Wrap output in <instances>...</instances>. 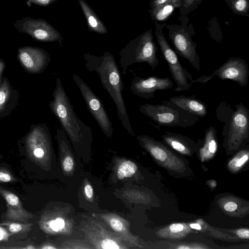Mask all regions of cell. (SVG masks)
Masks as SVG:
<instances>
[{
  "label": "cell",
  "instance_id": "cell-15",
  "mask_svg": "<svg viewBox=\"0 0 249 249\" xmlns=\"http://www.w3.org/2000/svg\"><path fill=\"white\" fill-rule=\"evenodd\" d=\"M169 101L186 112L197 117L202 118L207 115L206 104L196 98L195 95L186 96L183 95L170 97Z\"/></svg>",
  "mask_w": 249,
  "mask_h": 249
},
{
  "label": "cell",
  "instance_id": "cell-35",
  "mask_svg": "<svg viewBox=\"0 0 249 249\" xmlns=\"http://www.w3.org/2000/svg\"><path fill=\"white\" fill-rule=\"evenodd\" d=\"M85 192L88 198H91L93 195L92 187L89 184H87L85 187Z\"/></svg>",
  "mask_w": 249,
  "mask_h": 249
},
{
  "label": "cell",
  "instance_id": "cell-8",
  "mask_svg": "<svg viewBox=\"0 0 249 249\" xmlns=\"http://www.w3.org/2000/svg\"><path fill=\"white\" fill-rule=\"evenodd\" d=\"M249 135V110L241 102L235 106L225 140L229 146L239 145L248 139Z\"/></svg>",
  "mask_w": 249,
  "mask_h": 249
},
{
  "label": "cell",
  "instance_id": "cell-27",
  "mask_svg": "<svg viewBox=\"0 0 249 249\" xmlns=\"http://www.w3.org/2000/svg\"><path fill=\"white\" fill-rule=\"evenodd\" d=\"M111 228L116 231H121L123 228L122 222L118 219L113 218L110 221Z\"/></svg>",
  "mask_w": 249,
  "mask_h": 249
},
{
  "label": "cell",
  "instance_id": "cell-14",
  "mask_svg": "<svg viewBox=\"0 0 249 249\" xmlns=\"http://www.w3.org/2000/svg\"><path fill=\"white\" fill-rule=\"evenodd\" d=\"M0 195L5 200L6 219L18 222H27L33 217V213L24 209L19 198L14 193L0 187Z\"/></svg>",
  "mask_w": 249,
  "mask_h": 249
},
{
  "label": "cell",
  "instance_id": "cell-34",
  "mask_svg": "<svg viewBox=\"0 0 249 249\" xmlns=\"http://www.w3.org/2000/svg\"><path fill=\"white\" fill-rule=\"evenodd\" d=\"M248 155L247 154L244 155L241 158L239 159L235 163V165L237 167H240L242 166L248 160Z\"/></svg>",
  "mask_w": 249,
  "mask_h": 249
},
{
  "label": "cell",
  "instance_id": "cell-25",
  "mask_svg": "<svg viewBox=\"0 0 249 249\" xmlns=\"http://www.w3.org/2000/svg\"><path fill=\"white\" fill-rule=\"evenodd\" d=\"M101 247L104 249L120 248L116 242L109 239H105L102 242Z\"/></svg>",
  "mask_w": 249,
  "mask_h": 249
},
{
  "label": "cell",
  "instance_id": "cell-2",
  "mask_svg": "<svg viewBox=\"0 0 249 249\" xmlns=\"http://www.w3.org/2000/svg\"><path fill=\"white\" fill-rule=\"evenodd\" d=\"M53 97L49 107L63 131L75 142L89 140L92 136L91 128L77 116L59 77L56 78Z\"/></svg>",
  "mask_w": 249,
  "mask_h": 249
},
{
  "label": "cell",
  "instance_id": "cell-37",
  "mask_svg": "<svg viewBox=\"0 0 249 249\" xmlns=\"http://www.w3.org/2000/svg\"><path fill=\"white\" fill-rule=\"evenodd\" d=\"M5 67L4 62L1 59H0V83L1 82V77L2 72L4 70Z\"/></svg>",
  "mask_w": 249,
  "mask_h": 249
},
{
  "label": "cell",
  "instance_id": "cell-18",
  "mask_svg": "<svg viewBox=\"0 0 249 249\" xmlns=\"http://www.w3.org/2000/svg\"><path fill=\"white\" fill-rule=\"evenodd\" d=\"M33 223H23L18 221H5L0 223V225L5 226L10 232L14 234L22 233L29 232L32 229Z\"/></svg>",
  "mask_w": 249,
  "mask_h": 249
},
{
  "label": "cell",
  "instance_id": "cell-17",
  "mask_svg": "<svg viewBox=\"0 0 249 249\" xmlns=\"http://www.w3.org/2000/svg\"><path fill=\"white\" fill-rule=\"evenodd\" d=\"M234 111L230 105L224 101L220 103L216 109L215 112L217 119L221 123L225 124L222 132L223 135H225L227 131L230 122Z\"/></svg>",
  "mask_w": 249,
  "mask_h": 249
},
{
  "label": "cell",
  "instance_id": "cell-6",
  "mask_svg": "<svg viewBox=\"0 0 249 249\" xmlns=\"http://www.w3.org/2000/svg\"><path fill=\"white\" fill-rule=\"evenodd\" d=\"M156 35L160 51L169 69L171 75L177 84L176 92L188 90L191 85L188 81L193 80L192 75L181 64L176 53L170 46L160 30H156Z\"/></svg>",
  "mask_w": 249,
  "mask_h": 249
},
{
  "label": "cell",
  "instance_id": "cell-40",
  "mask_svg": "<svg viewBox=\"0 0 249 249\" xmlns=\"http://www.w3.org/2000/svg\"></svg>",
  "mask_w": 249,
  "mask_h": 249
},
{
  "label": "cell",
  "instance_id": "cell-33",
  "mask_svg": "<svg viewBox=\"0 0 249 249\" xmlns=\"http://www.w3.org/2000/svg\"><path fill=\"white\" fill-rule=\"evenodd\" d=\"M237 234L241 238L248 239L249 237V231L248 229H240L237 231Z\"/></svg>",
  "mask_w": 249,
  "mask_h": 249
},
{
  "label": "cell",
  "instance_id": "cell-11",
  "mask_svg": "<svg viewBox=\"0 0 249 249\" xmlns=\"http://www.w3.org/2000/svg\"><path fill=\"white\" fill-rule=\"evenodd\" d=\"M173 82L169 77L160 78L151 76L147 78L135 76L131 82V92L141 98L149 99L154 98L157 90L171 89Z\"/></svg>",
  "mask_w": 249,
  "mask_h": 249
},
{
  "label": "cell",
  "instance_id": "cell-7",
  "mask_svg": "<svg viewBox=\"0 0 249 249\" xmlns=\"http://www.w3.org/2000/svg\"><path fill=\"white\" fill-rule=\"evenodd\" d=\"M215 76L221 80H230L236 82L239 86L244 87L248 84V65L242 58L231 57L211 75L200 76L193 80L190 84L191 85L196 82L205 84Z\"/></svg>",
  "mask_w": 249,
  "mask_h": 249
},
{
  "label": "cell",
  "instance_id": "cell-4",
  "mask_svg": "<svg viewBox=\"0 0 249 249\" xmlns=\"http://www.w3.org/2000/svg\"><path fill=\"white\" fill-rule=\"evenodd\" d=\"M157 48L152 35L147 33L137 42L123 50L120 53V64L123 74H125L128 67L135 64L145 62L155 70L160 62L157 56Z\"/></svg>",
  "mask_w": 249,
  "mask_h": 249
},
{
  "label": "cell",
  "instance_id": "cell-26",
  "mask_svg": "<svg viewBox=\"0 0 249 249\" xmlns=\"http://www.w3.org/2000/svg\"><path fill=\"white\" fill-rule=\"evenodd\" d=\"M248 5L247 0H236L234 4V8L237 11L241 12L245 11Z\"/></svg>",
  "mask_w": 249,
  "mask_h": 249
},
{
  "label": "cell",
  "instance_id": "cell-12",
  "mask_svg": "<svg viewBox=\"0 0 249 249\" xmlns=\"http://www.w3.org/2000/svg\"><path fill=\"white\" fill-rule=\"evenodd\" d=\"M18 56L24 69L34 73L43 71L51 60L44 50L30 46L19 48Z\"/></svg>",
  "mask_w": 249,
  "mask_h": 249
},
{
  "label": "cell",
  "instance_id": "cell-13",
  "mask_svg": "<svg viewBox=\"0 0 249 249\" xmlns=\"http://www.w3.org/2000/svg\"><path fill=\"white\" fill-rule=\"evenodd\" d=\"M176 52L182 57L187 59L197 71H200V58L194 43L188 35L180 32L170 35Z\"/></svg>",
  "mask_w": 249,
  "mask_h": 249
},
{
  "label": "cell",
  "instance_id": "cell-16",
  "mask_svg": "<svg viewBox=\"0 0 249 249\" xmlns=\"http://www.w3.org/2000/svg\"><path fill=\"white\" fill-rule=\"evenodd\" d=\"M78 1L91 29L99 33H107V30L104 24L87 3L83 0Z\"/></svg>",
  "mask_w": 249,
  "mask_h": 249
},
{
  "label": "cell",
  "instance_id": "cell-32",
  "mask_svg": "<svg viewBox=\"0 0 249 249\" xmlns=\"http://www.w3.org/2000/svg\"><path fill=\"white\" fill-rule=\"evenodd\" d=\"M224 209L228 212H233L235 211L237 208V204L234 202H228L224 205Z\"/></svg>",
  "mask_w": 249,
  "mask_h": 249
},
{
  "label": "cell",
  "instance_id": "cell-10",
  "mask_svg": "<svg viewBox=\"0 0 249 249\" xmlns=\"http://www.w3.org/2000/svg\"><path fill=\"white\" fill-rule=\"evenodd\" d=\"M49 132L45 124L35 127L25 140V146L29 159L36 162H41L46 157L49 148Z\"/></svg>",
  "mask_w": 249,
  "mask_h": 249
},
{
  "label": "cell",
  "instance_id": "cell-20",
  "mask_svg": "<svg viewBox=\"0 0 249 249\" xmlns=\"http://www.w3.org/2000/svg\"><path fill=\"white\" fill-rule=\"evenodd\" d=\"M137 169L135 163L130 160L126 161L120 166L117 172V177L120 179L125 177H130L135 174Z\"/></svg>",
  "mask_w": 249,
  "mask_h": 249
},
{
  "label": "cell",
  "instance_id": "cell-21",
  "mask_svg": "<svg viewBox=\"0 0 249 249\" xmlns=\"http://www.w3.org/2000/svg\"><path fill=\"white\" fill-rule=\"evenodd\" d=\"M37 249L33 242L18 241L8 243L7 241L0 243V249Z\"/></svg>",
  "mask_w": 249,
  "mask_h": 249
},
{
  "label": "cell",
  "instance_id": "cell-28",
  "mask_svg": "<svg viewBox=\"0 0 249 249\" xmlns=\"http://www.w3.org/2000/svg\"><path fill=\"white\" fill-rule=\"evenodd\" d=\"M73 160L70 156H67L65 158L63 162V168L65 171L69 172L73 168Z\"/></svg>",
  "mask_w": 249,
  "mask_h": 249
},
{
  "label": "cell",
  "instance_id": "cell-3",
  "mask_svg": "<svg viewBox=\"0 0 249 249\" xmlns=\"http://www.w3.org/2000/svg\"><path fill=\"white\" fill-rule=\"evenodd\" d=\"M139 111L158 124L166 127L187 128L196 124L199 118L165 100L160 104H145L139 107Z\"/></svg>",
  "mask_w": 249,
  "mask_h": 249
},
{
  "label": "cell",
  "instance_id": "cell-19",
  "mask_svg": "<svg viewBox=\"0 0 249 249\" xmlns=\"http://www.w3.org/2000/svg\"><path fill=\"white\" fill-rule=\"evenodd\" d=\"M178 4L174 2H168L155 8L153 15L156 19L163 20L173 12Z\"/></svg>",
  "mask_w": 249,
  "mask_h": 249
},
{
  "label": "cell",
  "instance_id": "cell-5",
  "mask_svg": "<svg viewBox=\"0 0 249 249\" xmlns=\"http://www.w3.org/2000/svg\"><path fill=\"white\" fill-rule=\"evenodd\" d=\"M72 78L83 97L89 112L103 133L107 137H110L113 132L112 122L108 117L100 98L76 74H72Z\"/></svg>",
  "mask_w": 249,
  "mask_h": 249
},
{
  "label": "cell",
  "instance_id": "cell-23",
  "mask_svg": "<svg viewBox=\"0 0 249 249\" xmlns=\"http://www.w3.org/2000/svg\"><path fill=\"white\" fill-rule=\"evenodd\" d=\"M16 180L17 178L9 169L0 167V183L12 182Z\"/></svg>",
  "mask_w": 249,
  "mask_h": 249
},
{
  "label": "cell",
  "instance_id": "cell-24",
  "mask_svg": "<svg viewBox=\"0 0 249 249\" xmlns=\"http://www.w3.org/2000/svg\"><path fill=\"white\" fill-rule=\"evenodd\" d=\"M13 235L14 234L9 231L6 228L0 225V243L7 241L9 238Z\"/></svg>",
  "mask_w": 249,
  "mask_h": 249
},
{
  "label": "cell",
  "instance_id": "cell-22",
  "mask_svg": "<svg viewBox=\"0 0 249 249\" xmlns=\"http://www.w3.org/2000/svg\"><path fill=\"white\" fill-rule=\"evenodd\" d=\"M10 87L7 80L3 81L0 86V112L4 109L10 96Z\"/></svg>",
  "mask_w": 249,
  "mask_h": 249
},
{
  "label": "cell",
  "instance_id": "cell-1",
  "mask_svg": "<svg viewBox=\"0 0 249 249\" xmlns=\"http://www.w3.org/2000/svg\"><path fill=\"white\" fill-rule=\"evenodd\" d=\"M84 65L89 72H96L103 88L113 100L123 127L131 135L135 133L131 124L123 96L124 83L114 57L106 52L101 56L84 55Z\"/></svg>",
  "mask_w": 249,
  "mask_h": 249
},
{
  "label": "cell",
  "instance_id": "cell-9",
  "mask_svg": "<svg viewBox=\"0 0 249 249\" xmlns=\"http://www.w3.org/2000/svg\"><path fill=\"white\" fill-rule=\"evenodd\" d=\"M15 26L19 32L27 34L40 41H61V36L58 32L43 19L25 18L17 21Z\"/></svg>",
  "mask_w": 249,
  "mask_h": 249
},
{
  "label": "cell",
  "instance_id": "cell-31",
  "mask_svg": "<svg viewBox=\"0 0 249 249\" xmlns=\"http://www.w3.org/2000/svg\"><path fill=\"white\" fill-rule=\"evenodd\" d=\"M168 2H174L178 4V0H154L153 5L156 8Z\"/></svg>",
  "mask_w": 249,
  "mask_h": 249
},
{
  "label": "cell",
  "instance_id": "cell-29",
  "mask_svg": "<svg viewBox=\"0 0 249 249\" xmlns=\"http://www.w3.org/2000/svg\"><path fill=\"white\" fill-rule=\"evenodd\" d=\"M55 0H27V4L34 3L38 5L46 6L48 5Z\"/></svg>",
  "mask_w": 249,
  "mask_h": 249
},
{
  "label": "cell",
  "instance_id": "cell-39",
  "mask_svg": "<svg viewBox=\"0 0 249 249\" xmlns=\"http://www.w3.org/2000/svg\"><path fill=\"white\" fill-rule=\"evenodd\" d=\"M178 249H190L189 247L185 246H181L178 248Z\"/></svg>",
  "mask_w": 249,
  "mask_h": 249
},
{
  "label": "cell",
  "instance_id": "cell-36",
  "mask_svg": "<svg viewBox=\"0 0 249 249\" xmlns=\"http://www.w3.org/2000/svg\"><path fill=\"white\" fill-rule=\"evenodd\" d=\"M59 230L62 229L65 226V221L62 218L57 217L54 219Z\"/></svg>",
  "mask_w": 249,
  "mask_h": 249
},
{
  "label": "cell",
  "instance_id": "cell-30",
  "mask_svg": "<svg viewBox=\"0 0 249 249\" xmlns=\"http://www.w3.org/2000/svg\"><path fill=\"white\" fill-rule=\"evenodd\" d=\"M183 225L180 223L173 224L170 226V231L174 233L181 231L183 229Z\"/></svg>",
  "mask_w": 249,
  "mask_h": 249
},
{
  "label": "cell",
  "instance_id": "cell-41",
  "mask_svg": "<svg viewBox=\"0 0 249 249\" xmlns=\"http://www.w3.org/2000/svg\"></svg>",
  "mask_w": 249,
  "mask_h": 249
},
{
  "label": "cell",
  "instance_id": "cell-38",
  "mask_svg": "<svg viewBox=\"0 0 249 249\" xmlns=\"http://www.w3.org/2000/svg\"><path fill=\"white\" fill-rule=\"evenodd\" d=\"M190 227L192 229H194L197 230H200L201 229V226L198 224L195 223L192 224L190 225Z\"/></svg>",
  "mask_w": 249,
  "mask_h": 249
}]
</instances>
